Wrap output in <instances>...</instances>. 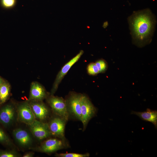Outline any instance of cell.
Segmentation results:
<instances>
[{"label": "cell", "mask_w": 157, "mask_h": 157, "mask_svg": "<svg viewBox=\"0 0 157 157\" xmlns=\"http://www.w3.org/2000/svg\"><path fill=\"white\" fill-rule=\"evenodd\" d=\"M81 121L85 128L89 120L95 115L96 109L88 98L82 95L81 99Z\"/></svg>", "instance_id": "4"}, {"label": "cell", "mask_w": 157, "mask_h": 157, "mask_svg": "<svg viewBox=\"0 0 157 157\" xmlns=\"http://www.w3.org/2000/svg\"><path fill=\"white\" fill-rule=\"evenodd\" d=\"M11 85L6 80L0 86V104L5 103L9 98L10 93Z\"/></svg>", "instance_id": "15"}, {"label": "cell", "mask_w": 157, "mask_h": 157, "mask_svg": "<svg viewBox=\"0 0 157 157\" xmlns=\"http://www.w3.org/2000/svg\"><path fill=\"white\" fill-rule=\"evenodd\" d=\"M16 2V0H1V6L6 8L13 7L15 5Z\"/></svg>", "instance_id": "21"}, {"label": "cell", "mask_w": 157, "mask_h": 157, "mask_svg": "<svg viewBox=\"0 0 157 157\" xmlns=\"http://www.w3.org/2000/svg\"><path fill=\"white\" fill-rule=\"evenodd\" d=\"M81 94H73L66 101L67 109L76 118L81 121Z\"/></svg>", "instance_id": "8"}, {"label": "cell", "mask_w": 157, "mask_h": 157, "mask_svg": "<svg viewBox=\"0 0 157 157\" xmlns=\"http://www.w3.org/2000/svg\"><path fill=\"white\" fill-rule=\"evenodd\" d=\"M95 63L98 69L99 73L105 72L107 70L108 65L107 62L104 60H99Z\"/></svg>", "instance_id": "17"}, {"label": "cell", "mask_w": 157, "mask_h": 157, "mask_svg": "<svg viewBox=\"0 0 157 157\" xmlns=\"http://www.w3.org/2000/svg\"><path fill=\"white\" fill-rule=\"evenodd\" d=\"M84 52L83 50L79 52L62 67L56 77L51 90V95H53L56 91L58 85L64 76L66 74L72 65L80 58Z\"/></svg>", "instance_id": "7"}, {"label": "cell", "mask_w": 157, "mask_h": 157, "mask_svg": "<svg viewBox=\"0 0 157 157\" xmlns=\"http://www.w3.org/2000/svg\"></svg>", "instance_id": "25"}, {"label": "cell", "mask_w": 157, "mask_h": 157, "mask_svg": "<svg viewBox=\"0 0 157 157\" xmlns=\"http://www.w3.org/2000/svg\"><path fill=\"white\" fill-rule=\"evenodd\" d=\"M64 147L62 140L56 138H50L42 142L38 149L42 152L50 153L62 149Z\"/></svg>", "instance_id": "11"}, {"label": "cell", "mask_w": 157, "mask_h": 157, "mask_svg": "<svg viewBox=\"0 0 157 157\" xmlns=\"http://www.w3.org/2000/svg\"><path fill=\"white\" fill-rule=\"evenodd\" d=\"M16 112V108L12 103L3 106L0 108V123L6 127L10 125L15 119Z\"/></svg>", "instance_id": "6"}, {"label": "cell", "mask_w": 157, "mask_h": 157, "mask_svg": "<svg viewBox=\"0 0 157 157\" xmlns=\"http://www.w3.org/2000/svg\"><path fill=\"white\" fill-rule=\"evenodd\" d=\"M88 73L91 75H94L99 73L98 69L95 63H91L87 67Z\"/></svg>", "instance_id": "20"}, {"label": "cell", "mask_w": 157, "mask_h": 157, "mask_svg": "<svg viewBox=\"0 0 157 157\" xmlns=\"http://www.w3.org/2000/svg\"><path fill=\"white\" fill-rule=\"evenodd\" d=\"M129 22L133 41L136 45L142 47L151 42L156 20L149 9L134 12L129 17Z\"/></svg>", "instance_id": "1"}, {"label": "cell", "mask_w": 157, "mask_h": 157, "mask_svg": "<svg viewBox=\"0 0 157 157\" xmlns=\"http://www.w3.org/2000/svg\"><path fill=\"white\" fill-rule=\"evenodd\" d=\"M66 121L60 117L51 119L48 124L51 135L62 139L64 138Z\"/></svg>", "instance_id": "9"}, {"label": "cell", "mask_w": 157, "mask_h": 157, "mask_svg": "<svg viewBox=\"0 0 157 157\" xmlns=\"http://www.w3.org/2000/svg\"><path fill=\"white\" fill-rule=\"evenodd\" d=\"M131 114L136 115L142 119L152 123L156 128H157V111L147 108L146 111L139 112L132 111Z\"/></svg>", "instance_id": "14"}, {"label": "cell", "mask_w": 157, "mask_h": 157, "mask_svg": "<svg viewBox=\"0 0 157 157\" xmlns=\"http://www.w3.org/2000/svg\"><path fill=\"white\" fill-rule=\"evenodd\" d=\"M5 79H4L2 77L0 76V86L4 81Z\"/></svg>", "instance_id": "23"}, {"label": "cell", "mask_w": 157, "mask_h": 157, "mask_svg": "<svg viewBox=\"0 0 157 157\" xmlns=\"http://www.w3.org/2000/svg\"><path fill=\"white\" fill-rule=\"evenodd\" d=\"M108 22H104L102 26L104 28H106L108 26Z\"/></svg>", "instance_id": "24"}, {"label": "cell", "mask_w": 157, "mask_h": 157, "mask_svg": "<svg viewBox=\"0 0 157 157\" xmlns=\"http://www.w3.org/2000/svg\"><path fill=\"white\" fill-rule=\"evenodd\" d=\"M19 156V154L15 151L0 150V157H17Z\"/></svg>", "instance_id": "18"}, {"label": "cell", "mask_w": 157, "mask_h": 157, "mask_svg": "<svg viewBox=\"0 0 157 157\" xmlns=\"http://www.w3.org/2000/svg\"><path fill=\"white\" fill-rule=\"evenodd\" d=\"M47 102L53 112L67 121L69 113L66 102L62 97L51 95L47 99Z\"/></svg>", "instance_id": "2"}, {"label": "cell", "mask_w": 157, "mask_h": 157, "mask_svg": "<svg viewBox=\"0 0 157 157\" xmlns=\"http://www.w3.org/2000/svg\"><path fill=\"white\" fill-rule=\"evenodd\" d=\"M0 143L6 146H10L12 145V142L10 138L0 127Z\"/></svg>", "instance_id": "16"}, {"label": "cell", "mask_w": 157, "mask_h": 157, "mask_svg": "<svg viewBox=\"0 0 157 157\" xmlns=\"http://www.w3.org/2000/svg\"><path fill=\"white\" fill-rule=\"evenodd\" d=\"M28 102L36 119L43 120L47 118L48 115L49 110L42 101Z\"/></svg>", "instance_id": "13"}, {"label": "cell", "mask_w": 157, "mask_h": 157, "mask_svg": "<svg viewBox=\"0 0 157 157\" xmlns=\"http://www.w3.org/2000/svg\"><path fill=\"white\" fill-rule=\"evenodd\" d=\"M16 110L18 119L21 122L28 126L36 119L28 101L19 104Z\"/></svg>", "instance_id": "3"}, {"label": "cell", "mask_w": 157, "mask_h": 157, "mask_svg": "<svg viewBox=\"0 0 157 157\" xmlns=\"http://www.w3.org/2000/svg\"><path fill=\"white\" fill-rule=\"evenodd\" d=\"M28 126L32 134L39 140L44 139L51 135L48 124L37 119Z\"/></svg>", "instance_id": "5"}, {"label": "cell", "mask_w": 157, "mask_h": 157, "mask_svg": "<svg viewBox=\"0 0 157 157\" xmlns=\"http://www.w3.org/2000/svg\"><path fill=\"white\" fill-rule=\"evenodd\" d=\"M30 88L28 101H42L47 97L44 88L39 82H32Z\"/></svg>", "instance_id": "10"}, {"label": "cell", "mask_w": 157, "mask_h": 157, "mask_svg": "<svg viewBox=\"0 0 157 157\" xmlns=\"http://www.w3.org/2000/svg\"><path fill=\"white\" fill-rule=\"evenodd\" d=\"M89 156L88 153L83 154L75 153L57 154L55 155V156L59 157H86Z\"/></svg>", "instance_id": "19"}, {"label": "cell", "mask_w": 157, "mask_h": 157, "mask_svg": "<svg viewBox=\"0 0 157 157\" xmlns=\"http://www.w3.org/2000/svg\"><path fill=\"white\" fill-rule=\"evenodd\" d=\"M13 133L15 140L20 146L27 147L31 144L32 143L31 136L25 130L21 128L16 129L13 131Z\"/></svg>", "instance_id": "12"}, {"label": "cell", "mask_w": 157, "mask_h": 157, "mask_svg": "<svg viewBox=\"0 0 157 157\" xmlns=\"http://www.w3.org/2000/svg\"><path fill=\"white\" fill-rule=\"evenodd\" d=\"M34 153L29 152L25 153L23 156V157H32L33 156Z\"/></svg>", "instance_id": "22"}]
</instances>
